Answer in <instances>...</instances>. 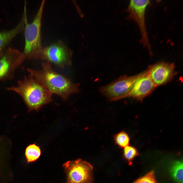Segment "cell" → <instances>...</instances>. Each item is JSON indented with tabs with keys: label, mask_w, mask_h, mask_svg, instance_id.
Listing matches in <instances>:
<instances>
[{
	"label": "cell",
	"mask_w": 183,
	"mask_h": 183,
	"mask_svg": "<svg viewBox=\"0 0 183 183\" xmlns=\"http://www.w3.org/2000/svg\"><path fill=\"white\" fill-rule=\"evenodd\" d=\"M40 70L28 68L31 77L44 86L52 94H56L64 100L79 91V85L54 71L51 63L44 61Z\"/></svg>",
	"instance_id": "6da1fadb"
},
{
	"label": "cell",
	"mask_w": 183,
	"mask_h": 183,
	"mask_svg": "<svg viewBox=\"0 0 183 183\" xmlns=\"http://www.w3.org/2000/svg\"><path fill=\"white\" fill-rule=\"evenodd\" d=\"M7 90L15 92L22 98L29 111H38L44 105L53 100L52 93L34 78L25 77L18 81L16 86L7 87Z\"/></svg>",
	"instance_id": "7a4b0ae2"
},
{
	"label": "cell",
	"mask_w": 183,
	"mask_h": 183,
	"mask_svg": "<svg viewBox=\"0 0 183 183\" xmlns=\"http://www.w3.org/2000/svg\"><path fill=\"white\" fill-rule=\"evenodd\" d=\"M45 1H42L33 22L28 23L27 16L24 29L25 44L22 52V62L26 59H38L43 47L41 44V27L43 11Z\"/></svg>",
	"instance_id": "3957f363"
},
{
	"label": "cell",
	"mask_w": 183,
	"mask_h": 183,
	"mask_svg": "<svg viewBox=\"0 0 183 183\" xmlns=\"http://www.w3.org/2000/svg\"><path fill=\"white\" fill-rule=\"evenodd\" d=\"M67 183H93V168L87 161L80 159L67 161L63 165Z\"/></svg>",
	"instance_id": "277c9868"
},
{
	"label": "cell",
	"mask_w": 183,
	"mask_h": 183,
	"mask_svg": "<svg viewBox=\"0 0 183 183\" xmlns=\"http://www.w3.org/2000/svg\"><path fill=\"white\" fill-rule=\"evenodd\" d=\"M140 74L129 76H122L111 83L102 87L100 91L111 101H116L129 97Z\"/></svg>",
	"instance_id": "5b68a950"
},
{
	"label": "cell",
	"mask_w": 183,
	"mask_h": 183,
	"mask_svg": "<svg viewBox=\"0 0 183 183\" xmlns=\"http://www.w3.org/2000/svg\"><path fill=\"white\" fill-rule=\"evenodd\" d=\"M150 3V1L148 0H131L128 6V11L130 17L136 23L140 29L141 35V43L148 49L151 55L152 50L145 21L146 10Z\"/></svg>",
	"instance_id": "8992f818"
},
{
	"label": "cell",
	"mask_w": 183,
	"mask_h": 183,
	"mask_svg": "<svg viewBox=\"0 0 183 183\" xmlns=\"http://www.w3.org/2000/svg\"><path fill=\"white\" fill-rule=\"evenodd\" d=\"M72 55L71 51L63 43L58 42L43 48L38 59L63 68L71 65Z\"/></svg>",
	"instance_id": "52a82bcc"
},
{
	"label": "cell",
	"mask_w": 183,
	"mask_h": 183,
	"mask_svg": "<svg viewBox=\"0 0 183 183\" xmlns=\"http://www.w3.org/2000/svg\"><path fill=\"white\" fill-rule=\"evenodd\" d=\"M22 62V52L18 50L10 47L4 50L0 56V81L11 78Z\"/></svg>",
	"instance_id": "ba28073f"
},
{
	"label": "cell",
	"mask_w": 183,
	"mask_h": 183,
	"mask_svg": "<svg viewBox=\"0 0 183 183\" xmlns=\"http://www.w3.org/2000/svg\"><path fill=\"white\" fill-rule=\"evenodd\" d=\"M173 63L158 62L149 67L147 69L150 77L156 87L170 81L176 73Z\"/></svg>",
	"instance_id": "9c48e42d"
},
{
	"label": "cell",
	"mask_w": 183,
	"mask_h": 183,
	"mask_svg": "<svg viewBox=\"0 0 183 183\" xmlns=\"http://www.w3.org/2000/svg\"><path fill=\"white\" fill-rule=\"evenodd\" d=\"M148 70L140 73L136 80L129 97L140 101L150 94L156 87Z\"/></svg>",
	"instance_id": "30bf717a"
},
{
	"label": "cell",
	"mask_w": 183,
	"mask_h": 183,
	"mask_svg": "<svg viewBox=\"0 0 183 183\" xmlns=\"http://www.w3.org/2000/svg\"><path fill=\"white\" fill-rule=\"evenodd\" d=\"M26 14L23 13L20 22L15 27L9 30L0 32V49H4L17 35L24 30Z\"/></svg>",
	"instance_id": "8fae6325"
},
{
	"label": "cell",
	"mask_w": 183,
	"mask_h": 183,
	"mask_svg": "<svg viewBox=\"0 0 183 183\" xmlns=\"http://www.w3.org/2000/svg\"><path fill=\"white\" fill-rule=\"evenodd\" d=\"M170 172L173 178L178 183H183V163L182 161H176L172 164Z\"/></svg>",
	"instance_id": "7c38bea8"
},
{
	"label": "cell",
	"mask_w": 183,
	"mask_h": 183,
	"mask_svg": "<svg viewBox=\"0 0 183 183\" xmlns=\"http://www.w3.org/2000/svg\"><path fill=\"white\" fill-rule=\"evenodd\" d=\"M25 154L28 163L34 162L40 157L41 150L39 147L35 144H30L26 148Z\"/></svg>",
	"instance_id": "4fadbf2b"
},
{
	"label": "cell",
	"mask_w": 183,
	"mask_h": 183,
	"mask_svg": "<svg viewBox=\"0 0 183 183\" xmlns=\"http://www.w3.org/2000/svg\"><path fill=\"white\" fill-rule=\"evenodd\" d=\"M139 155V153L138 150L133 146L128 145L124 148L123 157L130 165L132 164L134 159Z\"/></svg>",
	"instance_id": "5bb4252c"
},
{
	"label": "cell",
	"mask_w": 183,
	"mask_h": 183,
	"mask_svg": "<svg viewBox=\"0 0 183 183\" xmlns=\"http://www.w3.org/2000/svg\"><path fill=\"white\" fill-rule=\"evenodd\" d=\"M114 140L116 144L121 148L129 145L130 138L128 134L124 131H121L114 136Z\"/></svg>",
	"instance_id": "9a60e30c"
},
{
	"label": "cell",
	"mask_w": 183,
	"mask_h": 183,
	"mask_svg": "<svg viewBox=\"0 0 183 183\" xmlns=\"http://www.w3.org/2000/svg\"><path fill=\"white\" fill-rule=\"evenodd\" d=\"M132 183H159L157 181L153 171L140 177Z\"/></svg>",
	"instance_id": "2e32d148"
},
{
	"label": "cell",
	"mask_w": 183,
	"mask_h": 183,
	"mask_svg": "<svg viewBox=\"0 0 183 183\" xmlns=\"http://www.w3.org/2000/svg\"><path fill=\"white\" fill-rule=\"evenodd\" d=\"M4 50V49H0V56H1V55L2 54V53H3Z\"/></svg>",
	"instance_id": "e0dca14e"
}]
</instances>
